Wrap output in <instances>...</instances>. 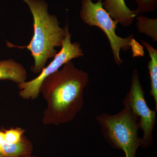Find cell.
I'll use <instances>...</instances> for the list:
<instances>
[{"mask_svg":"<svg viewBox=\"0 0 157 157\" xmlns=\"http://www.w3.org/2000/svg\"><path fill=\"white\" fill-rule=\"evenodd\" d=\"M45 78L39 89L47 102L42 123L59 126L71 122L84 105V89L89 82L85 71L76 67L72 61Z\"/></svg>","mask_w":157,"mask_h":157,"instance_id":"1","label":"cell"},{"mask_svg":"<svg viewBox=\"0 0 157 157\" xmlns=\"http://www.w3.org/2000/svg\"><path fill=\"white\" fill-rule=\"evenodd\" d=\"M33 15V36L26 46H18L7 42L9 48H26L30 51L34 59L31 70L39 74L45 68L49 59L54 58L58 52L56 47L61 48L66 32L59 26L55 15L48 12V5L44 0H24Z\"/></svg>","mask_w":157,"mask_h":157,"instance_id":"2","label":"cell"},{"mask_svg":"<svg viewBox=\"0 0 157 157\" xmlns=\"http://www.w3.org/2000/svg\"><path fill=\"white\" fill-rule=\"evenodd\" d=\"M103 137L113 148L121 149L125 157H136L141 145L138 135L140 128L138 117L128 107L115 114L103 113L96 117Z\"/></svg>","mask_w":157,"mask_h":157,"instance_id":"3","label":"cell"},{"mask_svg":"<svg viewBox=\"0 0 157 157\" xmlns=\"http://www.w3.org/2000/svg\"><path fill=\"white\" fill-rule=\"evenodd\" d=\"M102 2L103 0H98L96 2L92 0H81L80 18L86 24L98 27L104 32L109 40L114 62L120 66L124 63L120 57L121 50L127 52L132 49L134 56H136L138 49L144 51L143 46L135 40L133 34L126 38L117 35L116 29L118 22L113 19L104 9Z\"/></svg>","mask_w":157,"mask_h":157,"instance_id":"4","label":"cell"},{"mask_svg":"<svg viewBox=\"0 0 157 157\" xmlns=\"http://www.w3.org/2000/svg\"><path fill=\"white\" fill-rule=\"evenodd\" d=\"M66 34L62 43L61 50L54 58L52 61L43 68L39 76L29 81L17 84L19 91L18 95L23 99L35 100L39 98L40 86L48 76L59 70L66 63L73 59L84 56L80 44L71 42L72 35L70 33L68 22L64 27Z\"/></svg>","mask_w":157,"mask_h":157,"instance_id":"5","label":"cell"},{"mask_svg":"<svg viewBox=\"0 0 157 157\" xmlns=\"http://www.w3.org/2000/svg\"><path fill=\"white\" fill-rule=\"evenodd\" d=\"M123 104L140 119L139 126L143 132L140 146L143 148H149L153 144L152 133L156 122L157 111L151 109L147 104L144 91L136 69L132 74L130 90L124 99Z\"/></svg>","mask_w":157,"mask_h":157,"instance_id":"6","label":"cell"},{"mask_svg":"<svg viewBox=\"0 0 157 157\" xmlns=\"http://www.w3.org/2000/svg\"><path fill=\"white\" fill-rule=\"evenodd\" d=\"M102 5L110 17L124 26L132 25L136 16L140 14L137 10L129 9L125 0H103Z\"/></svg>","mask_w":157,"mask_h":157,"instance_id":"7","label":"cell"},{"mask_svg":"<svg viewBox=\"0 0 157 157\" xmlns=\"http://www.w3.org/2000/svg\"><path fill=\"white\" fill-rule=\"evenodd\" d=\"M27 73L22 64L12 59L0 60V80H10L17 84L26 81Z\"/></svg>","mask_w":157,"mask_h":157,"instance_id":"8","label":"cell"},{"mask_svg":"<svg viewBox=\"0 0 157 157\" xmlns=\"http://www.w3.org/2000/svg\"><path fill=\"white\" fill-rule=\"evenodd\" d=\"M33 143L25 135L22 140L16 143L4 142L0 145V157H14L32 154Z\"/></svg>","mask_w":157,"mask_h":157,"instance_id":"9","label":"cell"},{"mask_svg":"<svg viewBox=\"0 0 157 157\" xmlns=\"http://www.w3.org/2000/svg\"><path fill=\"white\" fill-rule=\"evenodd\" d=\"M142 44L148 52L150 60L147 68L151 79V90L150 94L154 99L155 110H157V50L146 41H142Z\"/></svg>","mask_w":157,"mask_h":157,"instance_id":"10","label":"cell"},{"mask_svg":"<svg viewBox=\"0 0 157 157\" xmlns=\"http://www.w3.org/2000/svg\"><path fill=\"white\" fill-rule=\"evenodd\" d=\"M137 30L157 42V19L150 18L142 14L136 16Z\"/></svg>","mask_w":157,"mask_h":157,"instance_id":"11","label":"cell"},{"mask_svg":"<svg viewBox=\"0 0 157 157\" xmlns=\"http://www.w3.org/2000/svg\"><path fill=\"white\" fill-rule=\"evenodd\" d=\"M25 132L24 129L19 127L12 128L7 130L4 129V141L8 143H17L22 140Z\"/></svg>","mask_w":157,"mask_h":157,"instance_id":"12","label":"cell"},{"mask_svg":"<svg viewBox=\"0 0 157 157\" xmlns=\"http://www.w3.org/2000/svg\"><path fill=\"white\" fill-rule=\"evenodd\" d=\"M134 1L137 4L136 9L140 14L150 13L156 11L157 0H130Z\"/></svg>","mask_w":157,"mask_h":157,"instance_id":"13","label":"cell"},{"mask_svg":"<svg viewBox=\"0 0 157 157\" xmlns=\"http://www.w3.org/2000/svg\"><path fill=\"white\" fill-rule=\"evenodd\" d=\"M5 140V134L4 131H0V145L3 143Z\"/></svg>","mask_w":157,"mask_h":157,"instance_id":"14","label":"cell"},{"mask_svg":"<svg viewBox=\"0 0 157 157\" xmlns=\"http://www.w3.org/2000/svg\"><path fill=\"white\" fill-rule=\"evenodd\" d=\"M14 157H36L35 156L33 155L32 154L24 155Z\"/></svg>","mask_w":157,"mask_h":157,"instance_id":"15","label":"cell"}]
</instances>
